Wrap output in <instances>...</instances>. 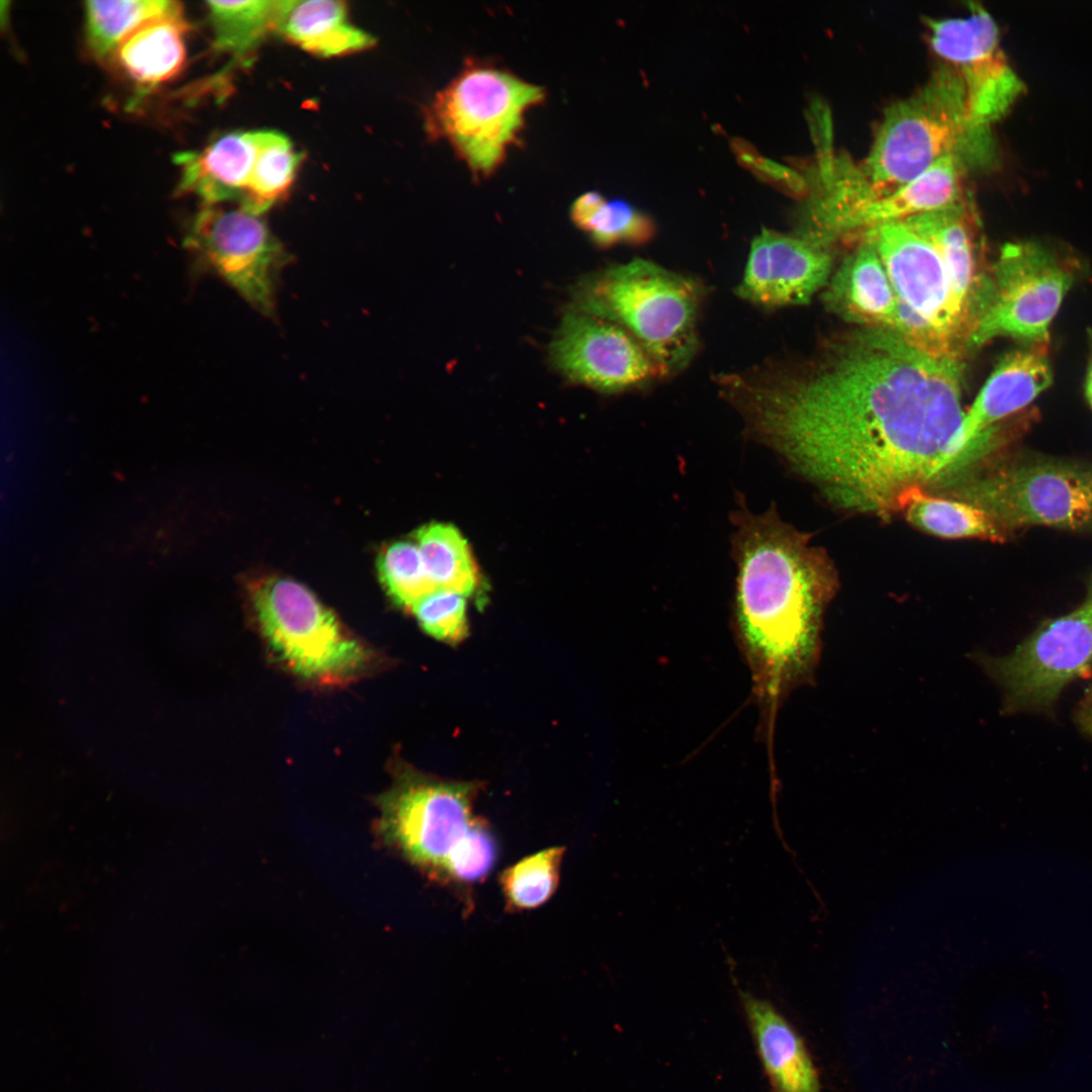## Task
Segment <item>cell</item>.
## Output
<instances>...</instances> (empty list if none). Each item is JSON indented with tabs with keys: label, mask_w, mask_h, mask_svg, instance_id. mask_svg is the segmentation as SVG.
I'll return each instance as SVG.
<instances>
[{
	"label": "cell",
	"mask_w": 1092,
	"mask_h": 1092,
	"mask_svg": "<svg viewBox=\"0 0 1092 1092\" xmlns=\"http://www.w3.org/2000/svg\"><path fill=\"white\" fill-rule=\"evenodd\" d=\"M715 382L750 435L842 510L889 518L907 489L938 491L963 475L952 452L961 360L894 331L860 327L808 359Z\"/></svg>",
	"instance_id": "6da1fadb"
},
{
	"label": "cell",
	"mask_w": 1092,
	"mask_h": 1092,
	"mask_svg": "<svg viewBox=\"0 0 1092 1092\" xmlns=\"http://www.w3.org/2000/svg\"><path fill=\"white\" fill-rule=\"evenodd\" d=\"M731 518L736 627L759 691L772 697L811 662L835 574L825 552L774 506Z\"/></svg>",
	"instance_id": "7a4b0ae2"
},
{
	"label": "cell",
	"mask_w": 1092,
	"mask_h": 1092,
	"mask_svg": "<svg viewBox=\"0 0 1092 1092\" xmlns=\"http://www.w3.org/2000/svg\"><path fill=\"white\" fill-rule=\"evenodd\" d=\"M996 157L991 128L973 121L957 74L940 62L920 88L885 109L858 168L875 191L887 193L944 159L970 172L993 166Z\"/></svg>",
	"instance_id": "3957f363"
},
{
	"label": "cell",
	"mask_w": 1092,
	"mask_h": 1092,
	"mask_svg": "<svg viewBox=\"0 0 1092 1092\" xmlns=\"http://www.w3.org/2000/svg\"><path fill=\"white\" fill-rule=\"evenodd\" d=\"M705 294L698 279L636 258L581 284L577 308L624 329L667 378L685 370L698 352Z\"/></svg>",
	"instance_id": "277c9868"
},
{
	"label": "cell",
	"mask_w": 1092,
	"mask_h": 1092,
	"mask_svg": "<svg viewBox=\"0 0 1092 1092\" xmlns=\"http://www.w3.org/2000/svg\"><path fill=\"white\" fill-rule=\"evenodd\" d=\"M249 597L267 645L299 677L339 686L371 667L372 650L301 583L265 576L251 582Z\"/></svg>",
	"instance_id": "5b68a950"
},
{
	"label": "cell",
	"mask_w": 1092,
	"mask_h": 1092,
	"mask_svg": "<svg viewBox=\"0 0 1092 1092\" xmlns=\"http://www.w3.org/2000/svg\"><path fill=\"white\" fill-rule=\"evenodd\" d=\"M544 99L541 87L489 65L471 64L425 113L431 138L446 140L476 175L491 174L524 126L525 113Z\"/></svg>",
	"instance_id": "8992f818"
},
{
	"label": "cell",
	"mask_w": 1092,
	"mask_h": 1092,
	"mask_svg": "<svg viewBox=\"0 0 1092 1092\" xmlns=\"http://www.w3.org/2000/svg\"><path fill=\"white\" fill-rule=\"evenodd\" d=\"M477 786L401 774L378 800L382 841L431 879L451 871L487 822L473 814Z\"/></svg>",
	"instance_id": "52a82bcc"
},
{
	"label": "cell",
	"mask_w": 1092,
	"mask_h": 1092,
	"mask_svg": "<svg viewBox=\"0 0 1092 1092\" xmlns=\"http://www.w3.org/2000/svg\"><path fill=\"white\" fill-rule=\"evenodd\" d=\"M936 493L981 509L1005 535L1030 526L1092 530V468L1074 462H1003Z\"/></svg>",
	"instance_id": "ba28073f"
},
{
	"label": "cell",
	"mask_w": 1092,
	"mask_h": 1092,
	"mask_svg": "<svg viewBox=\"0 0 1092 1092\" xmlns=\"http://www.w3.org/2000/svg\"><path fill=\"white\" fill-rule=\"evenodd\" d=\"M1076 276L1074 263L1041 244L1005 245L989 269L967 349L998 337L1048 345L1050 325Z\"/></svg>",
	"instance_id": "9c48e42d"
},
{
	"label": "cell",
	"mask_w": 1092,
	"mask_h": 1092,
	"mask_svg": "<svg viewBox=\"0 0 1092 1092\" xmlns=\"http://www.w3.org/2000/svg\"><path fill=\"white\" fill-rule=\"evenodd\" d=\"M967 169L947 158L914 180L887 193H878L857 169L831 177L812 202L809 231L824 244L856 242L878 226L903 221L956 203L963 198Z\"/></svg>",
	"instance_id": "30bf717a"
},
{
	"label": "cell",
	"mask_w": 1092,
	"mask_h": 1092,
	"mask_svg": "<svg viewBox=\"0 0 1092 1092\" xmlns=\"http://www.w3.org/2000/svg\"><path fill=\"white\" fill-rule=\"evenodd\" d=\"M185 244L253 307L273 313L277 278L290 257L261 215L240 204L202 203Z\"/></svg>",
	"instance_id": "8fae6325"
},
{
	"label": "cell",
	"mask_w": 1092,
	"mask_h": 1092,
	"mask_svg": "<svg viewBox=\"0 0 1092 1092\" xmlns=\"http://www.w3.org/2000/svg\"><path fill=\"white\" fill-rule=\"evenodd\" d=\"M860 239L875 246L898 301L934 333L950 358L961 360L972 329L934 247L905 221L878 226Z\"/></svg>",
	"instance_id": "7c38bea8"
},
{
	"label": "cell",
	"mask_w": 1092,
	"mask_h": 1092,
	"mask_svg": "<svg viewBox=\"0 0 1092 1092\" xmlns=\"http://www.w3.org/2000/svg\"><path fill=\"white\" fill-rule=\"evenodd\" d=\"M965 17L927 18L932 50L952 68L965 95L970 117L991 128L1024 91L1000 46L992 15L971 3Z\"/></svg>",
	"instance_id": "4fadbf2b"
},
{
	"label": "cell",
	"mask_w": 1092,
	"mask_h": 1092,
	"mask_svg": "<svg viewBox=\"0 0 1092 1092\" xmlns=\"http://www.w3.org/2000/svg\"><path fill=\"white\" fill-rule=\"evenodd\" d=\"M1092 663V605L1041 624L1010 654L989 663L1010 705L1035 709L1051 705Z\"/></svg>",
	"instance_id": "5bb4252c"
},
{
	"label": "cell",
	"mask_w": 1092,
	"mask_h": 1092,
	"mask_svg": "<svg viewBox=\"0 0 1092 1092\" xmlns=\"http://www.w3.org/2000/svg\"><path fill=\"white\" fill-rule=\"evenodd\" d=\"M550 356L567 379L603 392L640 389L664 379L658 366L624 329L578 308L564 315Z\"/></svg>",
	"instance_id": "9a60e30c"
},
{
	"label": "cell",
	"mask_w": 1092,
	"mask_h": 1092,
	"mask_svg": "<svg viewBox=\"0 0 1092 1092\" xmlns=\"http://www.w3.org/2000/svg\"><path fill=\"white\" fill-rule=\"evenodd\" d=\"M831 269L830 246L763 228L751 242L736 295L766 309L802 305L827 284Z\"/></svg>",
	"instance_id": "2e32d148"
},
{
	"label": "cell",
	"mask_w": 1092,
	"mask_h": 1092,
	"mask_svg": "<svg viewBox=\"0 0 1092 1092\" xmlns=\"http://www.w3.org/2000/svg\"><path fill=\"white\" fill-rule=\"evenodd\" d=\"M1048 345H1023L1006 354L965 412L952 445L964 470L979 461L997 424L1020 412L1052 383Z\"/></svg>",
	"instance_id": "e0dca14e"
},
{
	"label": "cell",
	"mask_w": 1092,
	"mask_h": 1092,
	"mask_svg": "<svg viewBox=\"0 0 1092 1092\" xmlns=\"http://www.w3.org/2000/svg\"><path fill=\"white\" fill-rule=\"evenodd\" d=\"M903 221L939 254L953 298L973 332L989 270L982 268L979 222L971 202L965 197Z\"/></svg>",
	"instance_id": "ac0fdd59"
},
{
	"label": "cell",
	"mask_w": 1092,
	"mask_h": 1092,
	"mask_svg": "<svg viewBox=\"0 0 1092 1092\" xmlns=\"http://www.w3.org/2000/svg\"><path fill=\"white\" fill-rule=\"evenodd\" d=\"M829 278L824 300L838 315L862 328L896 332L898 299L875 246L866 239Z\"/></svg>",
	"instance_id": "d6986e66"
},
{
	"label": "cell",
	"mask_w": 1092,
	"mask_h": 1092,
	"mask_svg": "<svg viewBox=\"0 0 1092 1092\" xmlns=\"http://www.w3.org/2000/svg\"><path fill=\"white\" fill-rule=\"evenodd\" d=\"M258 151V130L225 133L202 151L175 156L180 169L178 192L197 195L202 203H241Z\"/></svg>",
	"instance_id": "ffe728a7"
},
{
	"label": "cell",
	"mask_w": 1092,
	"mask_h": 1092,
	"mask_svg": "<svg viewBox=\"0 0 1092 1092\" xmlns=\"http://www.w3.org/2000/svg\"><path fill=\"white\" fill-rule=\"evenodd\" d=\"M739 997L771 1092H822L810 1053L793 1025L767 1000Z\"/></svg>",
	"instance_id": "44dd1931"
},
{
	"label": "cell",
	"mask_w": 1092,
	"mask_h": 1092,
	"mask_svg": "<svg viewBox=\"0 0 1092 1092\" xmlns=\"http://www.w3.org/2000/svg\"><path fill=\"white\" fill-rule=\"evenodd\" d=\"M188 30L181 7L136 28L118 46L113 58L138 88L154 89L182 71Z\"/></svg>",
	"instance_id": "7402d4cb"
},
{
	"label": "cell",
	"mask_w": 1092,
	"mask_h": 1092,
	"mask_svg": "<svg viewBox=\"0 0 1092 1092\" xmlns=\"http://www.w3.org/2000/svg\"><path fill=\"white\" fill-rule=\"evenodd\" d=\"M277 31L304 51L336 57L371 48L375 40L353 25L342 1L284 0Z\"/></svg>",
	"instance_id": "603a6c76"
},
{
	"label": "cell",
	"mask_w": 1092,
	"mask_h": 1092,
	"mask_svg": "<svg viewBox=\"0 0 1092 1092\" xmlns=\"http://www.w3.org/2000/svg\"><path fill=\"white\" fill-rule=\"evenodd\" d=\"M896 513L916 529L936 537L1005 540V533L981 509L923 487L904 491L898 498Z\"/></svg>",
	"instance_id": "cb8c5ba5"
},
{
	"label": "cell",
	"mask_w": 1092,
	"mask_h": 1092,
	"mask_svg": "<svg viewBox=\"0 0 1092 1092\" xmlns=\"http://www.w3.org/2000/svg\"><path fill=\"white\" fill-rule=\"evenodd\" d=\"M284 0L208 1L213 47L237 61L248 60L276 30Z\"/></svg>",
	"instance_id": "d4e9b609"
},
{
	"label": "cell",
	"mask_w": 1092,
	"mask_h": 1092,
	"mask_svg": "<svg viewBox=\"0 0 1092 1092\" xmlns=\"http://www.w3.org/2000/svg\"><path fill=\"white\" fill-rule=\"evenodd\" d=\"M181 7L179 2L167 0L87 1L84 10L89 50L97 60L108 61L136 28Z\"/></svg>",
	"instance_id": "484cf974"
},
{
	"label": "cell",
	"mask_w": 1092,
	"mask_h": 1092,
	"mask_svg": "<svg viewBox=\"0 0 1092 1092\" xmlns=\"http://www.w3.org/2000/svg\"><path fill=\"white\" fill-rule=\"evenodd\" d=\"M416 544L436 589L472 595L478 576L466 540L450 525L433 523L419 529Z\"/></svg>",
	"instance_id": "4316f807"
},
{
	"label": "cell",
	"mask_w": 1092,
	"mask_h": 1092,
	"mask_svg": "<svg viewBox=\"0 0 1092 1092\" xmlns=\"http://www.w3.org/2000/svg\"><path fill=\"white\" fill-rule=\"evenodd\" d=\"M302 161L291 141L274 130H258V151L246 194L240 204L262 215L290 189Z\"/></svg>",
	"instance_id": "83f0119b"
},
{
	"label": "cell",
	"mask_w": 1092,
	"mask_h": 1092,
	"mask_svg": "<svg viewBox=\"0 0 1092 1092\" xmlns=\"http://www.w3.org/2000/svg\"><path fill=\"white\" fill-rule=\"evenodd\" d=\"M564 852L563 846H551L503 871L499 885L510 911L534 910L552 898L559 885Z\"/></svg>",
	"instance_id": "f1b7e54d"
},
{
	"label": "cell",
	"mask_w": 1092,
	"mask_h": 1092,
	"mask_svg": "<svg viewBox=\"0 0 1092 1092\" xmlns=\"http://www.w3.org/2000/svg\"><path fill=\"white\" fill-rule=\"evenodd\" d=\"M377 570L389 597L410 610L436 589L416 543L399 541L388 545L378 556Z\"/></svg>",
	"instance_id": "f546056e"
},
{
	"label": "cell",
	"mask_w": 1092,
	"mask_h": 1092,
	"mask_svg": "<svg viewBox=\"0 0 1092 1092\" xmlns=\"http://www.w3.org/2000/svg\"><path fill=\"white\" fill-rule=\"evenodd\" d=\"M582 231L602 248L618 244L642 245L653 237L654 223L624 200L604 199Z\"/></svg>",
	"instance_id": "4dcf8cb0"
},
{
	"label": "cell",
	"mask_w": 1092,
	"mask_h": 1092,
	"mask_svg": "<svg viewBox=\"0 0 1092 1092\" xmlns=\"http://www.w3.org/2000/svg\"><path fill=\"white\" fill-rule=\"evenodd\" d=\"M421 627L431 636L448 642L463 639L468 630L465 596L435 589L411 609Z\"/></svg>",
	"instance_id": "1f68e13d"
},
{
	"label": "cell",
	"mask_w": 1092,
	"mask_h": 1092,
	"mask_svg": "<svg viewBox=\"0 0 1092 1092\" xmlns=\"http://www.w3.org/2000/svg\"><path fill=\"white\" fill-rule=\"evenodd\" d=\"M1079 722L1084 730L1092 735V688L1087 693L1079 710Z\"/></svg>",
	"instance_id": "d6a6232c"
},
{
	"label": "cell",
	"mask_w": 1092,
	"mask_h": 1092,
	"mask_svg": "<svg viewBox=\"0 0 1092 1092\" xmlns=\"http://www.w3.org/2000/svg\"><path fill=\"white\" fill-rule=\"evenodd\" d=\"M1089 342H1090V357H1089V365H1088L1086 381H1085V393H1086V397H1087V399H1088V401H1089V403H1090V405L1092 407V331L1089 332Z\"/></svg>",
	"instance_id": "836d02e7"
},
{
	"label": "cell",
	"mask_w": 1092,
	"mask_h": 1092,
	"mask_svg": "<svg viewBox=\"0 0 1092 1092\" xmlns=\"http://www.w3.org/2000/svg\"><path fill=\"white\" fill-rule=\"evenodd\" d=\"M1086 600L1092 605V583H1091V586H1090V589L1088 592Z\"/></svg>",
	"instance_id": "e575fe53"
}]
</instances>
